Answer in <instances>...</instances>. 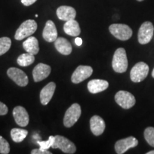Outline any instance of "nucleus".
Listing matches in <instances>:
<instances>
[{"label":"nucleus","instance_id":"obj_1","mask_svg":"<svg viewBox=\"0 0 154 154\" xmlns=\"http://www.w3.org/2000/svg\"><path fill=\"white\" fill-rule=\"evenodd\" d=\"M128 59L126 50L124 48H119L116 50L112 60V67L117 73H124L128 69Z\"/></svg>","mask_w":154,"mask_h":154},{"label":"nucleus","instance_id":"obj_2","mask_svg":"<svg viewBox=\"0 0 154 154\" xmlns=\"http://www.w3.org/2000/svg\"><path fill=\"white\" fill-rule=\"evenodd\" d=\"M37 29V24L33 19H28L19 26L15 33V39L21 41L24 38L32 36Z\"/></svg>","mask_w":154,"mask_h":154},{"label":"nucleus","instance_id":"obj_3","mask_svg":"<svg viewBox=\"0 0 154 154\" xmlns=\"http://www.w3.org/2000/svg\"><path fill=\"white\" fill-rule=\"evenodd\" d=\"M111 34L121 41H126L132 36L133 32L128 25L124 24H113L109 26Z\"/></svg>","mask_w":154,"mask_h":154},{"label":"nucleus","instance_id":"obj_4","mask_svg":"<svg viewBox=\"0 0 154 154\" xmlns=\"http://www.w3.org/2000/svg\"><path fill=\"white\" fill-rule=\"evenodd\" d=\"M82 114V109L79 103H74L67 109L63 118V125L66 128H71L79 119Z\"/></svg>","mask_w":154,"mask_h":154},{"label":"nucleus","instance_id":"obj_5","mask_svg":"<svg viewBox=\"0 0 154 154\" xmlns=\"http://www.w3.org/2000/svg\"><path fill=\"white\" fill-rule=\"evenodd\" d=\"M51 148L54 149H59L63 153L68 154H73L76 151V146L72 141L64 136L59 135L54 136V140Z\"/></svg>","mask_w":154,"mask_h":154},{"label":"nucleus","instance_id":"obj_6","mask_svg":"<svg viewBox=\"0 0 154 154\" xmlns=\"http://www.w3.org/2000/svg\"><path fill=\"white\" fill-rule=\"evenodd\" d=\"M149 72V67L148 64L142 61L138 62L135 64L131 70V79L134 83L142 82L147 77Z\"/></svg>","mask_w":154,"mask_h":154},{"label":"nucleus","instance_id":"obj_7","mask_svg":"<svg viewBox=\"0 0 154 154\" xmlns=\"http://www.w3.org/2000/svg\"><path fill=\"white\" fill-rule=\"evenodd\" d=\"M115 101L124 109H129L136 103V99L134 96L130 92L126 91H119L116 94Z\"/></svg>","mask_w":154,"mask_h":154},{"label":"nucleus","instance_id":"obj_8","mask_svg":"<svg viewBox=\"0 0 154 154\" xmlns=\"http://www.w3.org/2000/svg\"><path fill=\"white\" fill-rule=\"evenodd\" d=\"M154 26L151 22H145L140 26L138 33V40L140 44L149 43L152 39Z\"/></svg>","mask_w":154,"mask_h":154},{"label":"nucleus","instance_id":"obj_9","mask_svg":"<svg viewBox=\"0 0 154 154\" xmlns=\"http://www.w3.org/2000/svg\"><path fill=\"white\" fill-rule=\"evenodd\" d=\"M7 75L13 82L16 83L19 86H26L29 83L28 76L21 69L11 67L7 70Z\"/></svg>","mask_w":154,"mask_h":154},{"label":"nucleus","instance_id":"obj_10","mask_svg":"<svg viewBox=\"0 0 154 154\" xmlns=\"http://www.w3.org/2000/svg\"><path fill=\"white\" fill-rule=\"evenodd\" d=\"M93 69L89 66L80 65L76 69L72 76V82L74 84H79L91 76Z\"/></svg>","mask_w":154,"mask_h":154},{"label":"nucleus","instance_id":"obj_11","mask_svg":"<svg viewBox=\"0 0 154 154\" xmlns=\"http://www.w3.org/2000/svg\"><path fill=\"white\" fill-rule=\"evenodd\" d=\"M138 141L136 138L133 136L124 138L118 140L115 144V151L118 154H123L129 149L138 146Z\"/></svg>","mask_w":154,"mask_h":154},{"label":"nucleus","instance_id":"obj_12","mask_svg":"<svg viewBox=\"0 0 154 154\" xmlns=\"http://www.w3.org/2000/svg\"><path fill=\"white\" fill-rule=\"evenodd\" d=\"M13 116H14L15 122L17 125L21 127H25L29 124V116L24 107L18 106L13 109Z\"/></svg>","mask_w":154,"mask_h":154},{"label":"nucleus","instance_id":"obj_13","mask_svg":"<svg viewBox=\"0 0 154 154\" xmlns=\"http://www.w3.org/2000/svg\"><path fill=\"white\" fill-rule=\"evenodd\" d=\"M51 73V67L45 63H40L34 67L32 72L34 80L35 82H39L47 79Z\"/></svg>","mask_w":154,"mask_h":154},{"label":"nucleus","instance_id":"obj_14","mask_svg":"<svg viewBox=\"0 0 154 154\" xmlns=\"http://www.w3.org/2000/svg\"><path fill=\"white\" fill-rule=\"evenodd\" d=\"M42 36L47 42H54L57 38V30L54 23L51 20H48L43 30Z\"/></svg>","mask_w":154,"mask_h":154},{"label":"nucleus","instance_id":"obj_15","mask_svg":"<svg viewBox=\"0 0 154 154\" xmlns=\"http://www.w3.org/2000/svg\"><path fill=\"white\" fill-rule=\"evenodd\" d=\"M90 128L94 135L100 136L103 134L106 128L105 121L99 116H94L90 120Z\"/></svg>","mask_w":154,"mask_h":154},{"label":"nucleus","instance_id":"obj_16","mask_svg":"<svg viewBox=\"0 0 154 154\" xmlns=\"http://www.w3.org/2000/svg\"><path fill=\"white\" fill-rule=\"evenodd\" d=\"M56 84L54 82L49 83L42 88L40 92V101L42 105H47L49 103L54 94Z\"/></svg>","mask_w":154,"mask_h":154},{"label":"nucleus","instance_id":"obj_17","mask_svg":"<svg viewBox=\"0 0 154 154\" xmlns=\"http://www.w3.org/2000/svg\"><path fill=\"white\" fill-rule=\"evenodd\" d=\"M57 15L60 20L67 22L75 19L76 11L74 8L69 6H61L57 9Z\"/></svg>","mask_w":154,"mask_h":154},{"label":"nucleus","instance_id":"obj_18","mask_svg":"<svg viewBox=\"0 0 154 154\" xmlns=\"http://www.w3.org/2000/svg\"><path fill=\"white\" fill-rule=\"evenodd\" d=\"M88 90L91 94H98L109 87V82L102 79H92L88 83Z\"/></svg>","mask_w":154,"mask_h":154},{"label":"nucleus","instance_id":"obj_19","mask_svg":"<svg viewBox=\"0 0 154 154\" xmlns=\"http://www.w3.org/2000/svg\"><path fill=\"white\" fill-rule=\"evenodd\" d=\"M54 46L57 51L63 55H69L72 51V44L63 37L57 38L54 42Z\"/></svg>","mask_w":154,"mask_h":154},{"label":"nucleus","instance_id":"obj_20","mask_svg":"<svg viewBox=\"0 0 154 154\" xmlns=\"http://www.w3.org/2000/svg\"><path fill=\"white\" fill-rule=\"evenodd\" d=\"M23 48L29 54L33 55L37 54L39 51L38 40L34 36H29V38L23 43Z\"/></svg>","mask_w":154,"mask_h":154},{"label":"nucleus","instance_id":"obj_21","mask_svg":"<svg viewBox=\"0 0 154 154\" xmlns=\"http://www.w3.org/2000/svg\"><path fill=\"white\" fill-rule=\"evenodd\" d=\"M63 31L66 34L72 36H78L81 33L79 24L74 19L66 22L63 25Z\"/></svg>","mask_w":154,"mask_h":154},{"label":"nucleus","instance_id":"obj_22","mask_svg":"<svg viewBox=\"0 0 154 154\" xmlns=\"http://www.w3.org/2000/svg\"><path fill=\"white\" fill-rule=\"evenodd\" d=\"M11 137L12 140L16 143H20L23 141L24 138L26 137L28 134V131L22 128H14L11 130Z\"/></svg>","mask_w":154,"mask_h":154},{"label":"nucleus","instance_id":"obj_23","mask_svg":"<svg viewBox=\"0 0 154 154\" xmlns=\"http://www.w3.org/2000/svg\"><path fill=\"white\" fill-rule=\"evenodd\" d=\"M34 60H35L34 55L26 52L19 56L17 59V63L21 66H28L32 64L34 62Z\"/></svg>","mask_w":154,"mask_h":154},{"label":"nucleus","instance_id":"obj_24","mask_svg":"<svg viewBox=\"0 0 154 154\" xmlns=\"http://www.w3.org/2000/svg\"><path fill=\"white\" fill-rule=\"evenodd\" d=\"M11 45V41L9 37L4 36L0 38V56L5 54L9 51Z\"/></svg>","mask_w":154,"mask_h":154},{"label":"nucleus","instance_id":"obj_25","mask_svg":"<svg viewBox=\"0 0 154 154\" xmlns=\"http://www.w3.org/2000/svg\"><path fill=\"white\" fill-rule=\"evenodd\" d=\"M144 138L150 146L154 147V128L148 127L144 131Z\"/></svg>","mask_w":154,"mask_h":154},{"label":"nucleus","instance_id":"obj_26","mask_svg":"<svg viewBox=\"0 0 154 154\" xmlns=\"http://www.w3.org/2000/svg\"><path fill=\"white\" fill-rule=\"evenodd\" d=\"M10 151L9 144L5 138L0 136V153L8 154Z\"/></svg>","mask_w":154,"mask_h":154},{"label":"nucleus","instance_id":"obj_27","mask_svg":"<svg viewBox=\"0 0 154 154\" xmlns=\"http://www.w3.org/2000/svg\"><path fill=\"white\" fill-rule=\"evenodd\" d=\"M54 136H49V139L47 140H45V141H38L37 143L38 145H39L40 148L44 149L49 150V148H51V146L54 143Z\"/></svg>","mask_w":154,"mask_h":154},{"label":"nucleus","instance_id":"obj_28","mask_svg":"<svg viewBox=\"0 0 154 154\" xmlns=\"http://www.w3.org/2000/svg\"><path fill=\"white\" fill-rule=\"evenodd\" d=\"M31 153L32 154H51L49 150L42 149V148H39V149H33L32 151H31Z\"/></svg>","mask_w":154,"mask_h":154},{"label":"nucleus","instance_id":"obj_29","mask_svg":"<svg viewBox=\"0 0 154 154\" xmlns=\"http://www.w3.org/2000/svg\"><path fill=\"white\" fill-rule=\"evenodd\" d=\"M8 113V108L5 103L0 101V116L6 115Z\"/></svg>","mask_w":154,"mask_h":154},{"label":"nucleus","instance_id":"obj_30","mask_svg":"<svg viewBox=\"0 0 154 154\" xmlns=\"http://www.w3.org/2000/svg\"><path fill=\"white\" fill-rule=\"evenodd\" d=\"M21 2H22V3L24 6L28 7V6H30V5H33L34 3H35L36 2V0H21Z\"/></svg>","mask_w":154,"mask_h":154},{"label":"nucleus","instance_id":"obj_31","mask_svg":"<svg viewBox=\"0 0 154 154\" xmlns=\"http://www.w3.org/2000/svg\"><path fill=\"white\" fill-rule=\"evenodd\" d=\"M82 39L79 37H76L75 38V44H76L77 46H81L82 44Z\"/></svg>","mask_w":154,"mask_h":154},{"label":"nucleus","instance_id":"obj_32","mask_svg":"<svg viewBox=\"0 0 154 154\" xmlns=\"http://www.w3.org/2000/svg\"><path fill=\"white\" fill-rule=\"evenodd\" d=\"M146 154H154V151H151L148 153H146Z\"/></svg>","mask_w":154,"mask_h":154},{"label":"nucleus","instance_id":"obj_33","mask_svg":"<svg viewBox=\"0 0 154 154\" xmlns=\"http://www.w3.org/2000/svg\"><path fill=\"white\" fill-rule=\"evenodd\" d=\"M151 75H152V76H153V78H154V69H153V72H152V74H151Z\"/></svg>","mask_w":154,"mask_h":154},{"label":"nucleus","instance_id":"obj_34","mask_svg":"<svg viewBox=\"0 0 154 154\" xmlns=\"http://www.w3.org/2000/svg\"><path fill=\"white\" fill-rule=\"evenodd\" d=\"M137 1H138V2H143V0H137Z\"/></svg>","mask_w":154,"mask_h":154}]
</instances>
